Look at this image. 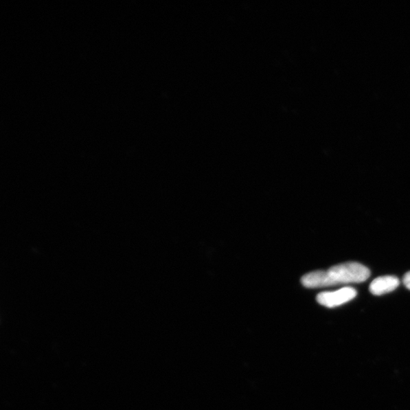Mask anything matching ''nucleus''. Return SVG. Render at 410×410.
Instances as JSON below:
<instances>
[{
    "label": "nucleus",
    "instance_id": "1",
    "mask_svg": "<svg viewBox=\"0 0 410 410\" xmlns=\"http://www.w3.org/2000/svg\"><path fill=\"white\" fill-rule=\"evenodd\" d=\"M370 277V271L357 262L337 264L327 271H316L307 273L301 282L307 288H321L341 284H358Z\"/></svg>",
    "mask_w": 410,
    "mask_h": 410
},
{
    "label": "nucleus",
    "instance_id": "2",
    "mask_svg": "<svg viewBox=\"0 0 410 410\" xmlns=\"http://www.w3.org/2000/svg\"><path fill=\"white\" fill-rule=\"evenodd\" d=\"M357 292L352 287H343V288L330 292H323L318 295V303L328 308H335L348 303L354 299Z\"/></svg>",
    "mask_w": 410,
    "mask_h": 410
},
{
    "label": "nucleus",
    "instance_id": "3",
    "mask_svg": "<svg viewBox=\"0 0 410 410\" xmlns=\"http://www.w3.org/2000/svg\"><path fill=\"white\" fill-rule=\"evenodd\" d=\"M400 285V280L394 276L380 277L373 280L369 286V291L375 296H381L397 289Z\"/></svg>",
    "mask_w": 410,
    "mask_h": 410
},
{
    "label": "nucleus",
    "instance_id": "4",
    "mask_svg": "<svg viewBox=\"0 0 410 410\" xmlns=\"http://www.w3.org/2000/svg\"><path fill=\"white\" fill-rule=\"evenodd\" d=\"M402 282L408 290L410 291V271L407 272L402 280Z\"/></svg>",
    "mask_w": 410,
    "mask_h": 410
}]
</instances>
